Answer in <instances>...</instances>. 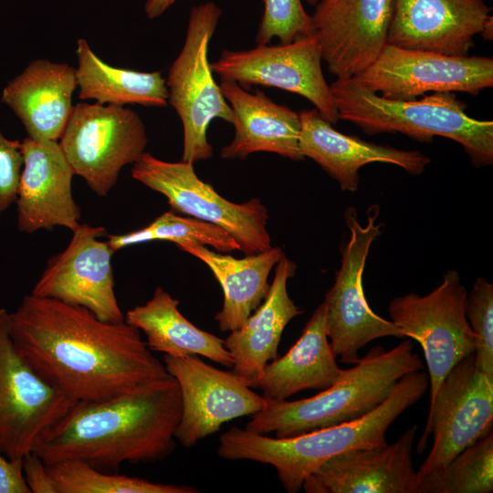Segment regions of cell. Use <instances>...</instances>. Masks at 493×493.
<instances>
[{
	"label": "cell",
	"mask_w": 493,
	"mask_h": 493,
	"mask_svg": "<svg viewBox=\"0 0 493 493\" xmlns=\"http://www.w3.org/2000/svg\"><path fill=\"white\" fill-rule=\"evenodd\" d=\"M9 331L25 360L74 402L107 400L173 376L125 320H100L89 309L26 295L9 313Z\"/></svg>",
	"instance_id": "obj_1"
},
{
	"label": "cell",
	"mask_w": 493,
	"mask_h": 493,
	"mask_svg": "<svg viewBox=\"0 0 493 493\" xmlns=\"http://www.w3.org/2000/svg\"><path fill=\"white\" fill-rule=\"evenodd\" d=\"M181 414V393L173 377L107 400L76 403L31 452L47 465L77 460L115 473L123 463L168 456Z\"/></svg>",
	"instance_id": "obj_2"
},
{
	"label": "cell",
	"mask_w": 493,
	"mask_h": 493,
	"mask_svg": "<svg viewBox=\"0 0 493 493\" xmlns=\"http://www.w3.org/2000/svg\"><path fill=\"white\" fill-rule=\"evenodd\" d=\"M429 386L428 374L403 376L388 397L366 415L292 437H270L236 426L219 437L217 455L226 460H249L272 466L288 493L302 488L305 478L327 459L347 451L387 443L393 422L416 404Z\"/></svg>",
	"instance_id": "obj_3"
},
{
	"label": "cell",
	"mask_w": 493,
	"mask_h": 493,
	"mask_svg": "<svg viewBox=\"0 0 493 493\" xmlns=\"http://www.w3.org/2000/svg\"><path fill=\"white\" fill-rule=\"evenodd\" d=\"M423 369L409 340L389 351L374 346L318 394L295 401L267 400L246 429L292 437L361 418L380 405L403 376Z\"/></svg>",
	"instance_id": "obj_4"
},
{
	"label": "cell",
	"mask_w": 493,
	"mask_h": 493,
	"mask_svg": "<svg viewBox=\"0 0 493 493\" xmlns=\"http://www.w3.org/2000/svg\"><path fill=\"white\" fill-rule=\"evenodd\" d=\"M339 118L369 135L401 132L430 143L441 136L461 144L475 167L493 163V121L470 117L454 92H435L419 100H392L354 78L330 85Z\"/></svg>",
	"instance_id": "obj_5"
},
{
	"label": "cell",
	"mask_w": 493,
	"mask_h": 493,
	"mask_svg": "<svg viewBox=\"0 0 493 493\" xmlns=\"http://www.w3.org/2000/svg\"><path fill=\"white\" fill-rule=\"evenodd\" d=\"M222 11L214 2L194 5L189 14L184 43L172 63L166 81L168 104L184 130L182 161L210 159L207 129L215 119L233 124L234 112L213 76L208 48Z\"/></svg>",
	"instance_id": "obj_6"
},
{
	"label": "cell",
	"mask_w": 493,
	"mask_h": 493,
	"mask_svg": "<svg viewBox=\"0 0 493 493\" xmlns=\"http://www.w3.org/2000/svg\"><path fill=\"white\" fill-rule=\"evenodd\" d=\"M380 213L377 205L368 208V219L362 226L354 207L344 211L350 238L341 251V263L335 280L326 292L327 336L332 352L341 362L354 365L359 351L373 340L383 337L403 338L395 324L372 311L362 287V274L372 242L382 234L376 224Z\"/></svg>",
	"instance_id": "obj_7"
},
{
	"label": "cell",
	"mask_w": 493,
	"mask_h": 493,
	"mask_svg": "<svg viewBox=\"0 0 493 493\" xmlns=\"http://www.w3.org/2000/svg\"><path fill=\"white\" fill-rule=\"evenodd\" d=\"M58 142L74 173L97 195L106 196L121 170L145 152L148 138L142 120L131 109L79 102Z\"/></svg>",
	"instance_id": "obj_8"
},
{
	"label": "cell",
	"mask_w": 493,
	"mask_h": 493,
	"mask_svg": "<svg viewBox=\"0 0 493 493\" xmlns=\"http://www.w3.org/2000/svg\"><path fill=\"white\" fill-rule=\"evenodd\" d=\"M133 179L164 195L173 212L213 224L226 230L246 255L271 247L267 229V209L259 198L236 204L201 180L189 162H167L149 152L132 164Z\"/></svg>",
	"instance_id": "obj_9"
},
{
	"label": "cell",
	"mask_w": 493,
	"mask_h": 493,
	"mask_svg": "<svg viewBox=\"0 0 493 493\" xmlns=\"http://www.w3.org/2000/svg\"><path fill=\"white\" fill-rule=\"evenodd\" d=\"M467 293L459 273L449 269L428 294L408 293L393 299L388 306L391 321L402 337L416 341L424 351L430 385L429 406L448 372L475 352V334L465 314Z\"/></svg>",
	"instance_id": "obj_10"
},
{
	"label": "cell",
	"mask_w": 493,
	"mask_h": 493,
	"mask_svg": "<svg viewBox=\"0 0 493 493\" xmlns=\"http://www.w3.org/2000/svg\"><path fill=\"white\" fill-rule=\"evenodd\" d=\"M492 427L493 374L480 370L472 353L448 372L429 406L417 453L424 452L431 435L433 446L416 471L417 482L427 473L446 467Z\"/></svg>",
	"instance_id": "obj_11"
},
{
	"label": "cell",
	"mask_w": 493,
	"mask_h": 493,
	"mask_svg": "<svg viewBox=\"0 0 493 493\" xmlns=\"http://www.w3.org/2000/svg\"><path fill=\"white\" fill-rule=\"evenodd\" d=\"M76 404L46 381L16 350L9 312L0 309V452L16 460Z\"/></svg>",
	"instance_id": "obj_12"
},
{
	"label": "cell",
	"mask_w": 493,
	"mask_h": 493,
	"mask_svg": "<svg viewBox=\"0 0 493 493\" xmlns=\"http://www.w3.org/2000/svg\"><path fill=\"white\" fill-rule=\"evenodd\" d=\"M321 61L320 45L313 34L288 44L223 50L211 63V68L221 80H231L241 87L259 85L298 94L333 124L340 118Z\"/></svg>",
	"instance_id": "obj_13"
},
{
	"label": "cell",
	"mask_w": 493,
	"mask_h": 493,
	"mask_svg": "<svg viewBox=\"0 0 493 493\" xmlns=\"http://www.w3.org/2000/svg\"><path fill=\"white\" fill-rule=\"evenodd\" d=\"M352 78L392 100H414L426 92L477 95L493 86V59L451 57L386 44L377 58Z\"/></svg>",
	"instance_id": "obj_14"
},
{
	"label": "cell",
	"mask_w": 493,
	"mask_h": 493,
	"mask_svg": "<svg viewBox=\"0 0 493 493\" xmlns=\"http://www.w3.org/2000/svg\"><path fill=\"white\" fill-rule=\"evenodd\" d=\"M163 364L180 389L182 414L175 439L184 447L219 431L226 422L258 413L267 404L235 372L210 365L197 355L164 354Z\"/></svg>",
	"instance_id": "obj_15"
},
{
	"label": "cell",
	"mask_w": 493,
	"mask_h": 493,
	"mask_svg": "<svg viewBox=\"0 0 493 493\" xmlns=\"http://www.w3.org/2000/svg\"><path fill=\"white\" fill-rule=\"evenodd\" d=\"M68 246L47 263L31 294L80 306L106 322L124 321L114 289V251L102 226L79 225Z\"/></svg>",
	"instance_id": "obj_16"
},
{
	"label": "cell",
	"mask_w": 493,
	"mask_h": 493,
	"mask_svg": "<svg viewBox=\"0 0 493 493\" xmlns=\"http://www.w3.org/2000/svg\"><path fill=\"white\" fill-rule=\"evenodd\" d=\"M395 0H318L311 18L321 58L344 79L366 69L387 44Z\"/></svg>",
	"instance_id": "obj_17"
},
{
	"label": "cell",
	"mask_w": 493,
	"mask_h": 493,
	"mask_svg": "<svg viewBox=\"0 0 493 493\" xmlns=\"http://www.w3.org/2000/svg\"><path fill=\"white\" fill-rule=\"evenodd\" d=\"M417 425L392 444L344 452L324 461L304 480L307 493H417L412 451Z\"/></svg>",
	"instance_id": "obj_18"
},
{
	"label": "cell",
	"mask_w": 493,
	"mask_h": 493,
	"mask_svg": "<svg viewBox=\"0 0 493 493\" xmlns=\"http://www.w3.org/2000/svg\"><path fill=\"white\" fill-rule=\"evenodd\" d=\"M24 165L17 197V228L32 234L63 226L71 231L80 224V208L72 195L75 174L58 141L21 142Z\"/></svg>",
	"instance_id": "obj_19"
},
{
	"label": "cell",
	"mask_w": 493,
	"mask_h": 493,
	"mask_svg": "<svg viewBox=\"0 0 493 493\" xmlns=\"http://www.w3.org/2000/svg\"><path fill=\"white\" fill-rule=\"evenodd\" d=\"M490 10L483 0H395L387 44L467 56Z\"/></svg>",
	"instance_id": "obj_20"
},
{
	"label": "cell",
	"mask_w": 493,
	"mask_h": 493,
	"mask_svg": "<svg viewBox=\"0 0 493 493\" xmlns=\"http://www.w3.org/2000/svg\"><path fill=\"white\" fill-rule=\"evenodd\" d=\"M299 149L334 178L343 191L359 188L360 169L372 163L397 165L413 175L421 174L430 163L416 150H401L363 141L335 130L316 109L299 112Z\"/></svg>",
	"instance_id": "obj_21"
},
{
	"label": "cell",
	"mask_w": 493,
	"mask_h": 493,
	"mask_svg": "<svg viewBox=\"0 0 493 493\" xmlns=\"http://www.w3.org/2000/svg\"><path fill=\"white\" fill-rule=\"evenodd\" d=\"M76 89L74 67L36 59L5 87L2 101L19 118L27 137L58 141L72 111Z\"/></svg>",
	"instance_id": "obj_22"
},
{
	"label": "cell",
	"mask_w": 493,
	"mask_h": 493,
	"mask_svg": "<svg viewBox=\"0 0 493 493\" xmlns=\"http://www.w3.org/2000/svg\"><path fill=\"white\" fill-rule=\"evenodd\" d=\"M223 95L234 112L235 136L224 146L223 159H244L258 152L293 161L304 159L299 149V113L278 104L263 92H248L236 82L221 80Z\"/></svg>",
	"instance_id": "obj_23"
},
{
	"label": "cell",
	"mask_w": 493,
	"mask_h": 493,
	"mask_svg": "<svg viewBox=\"0 0 493 493\" xmlns=\"http://www.w3.org/2000/svg\"><path fill=\"white\" fill-rule=\"evenodd\" d=\"M295 270V263L283 255L262 303L224 340L234 360L232 372L250 388H256L266 364L278 357V345L288 323L302 313L287 288Z\"/></svg>",
	"instance_id": "obj_24"
},
{
	"label": "cell",
	"mask_w": 493,
	"mask_h": 493,
	"mask_svg": "<svg viewBox=\"0 0 493 493\" xmlns=\"http://www.w3.org/2000/svg\"><path fill=\"white\" fill-rule=\"evenodd\" d=\"M336 359L327 336L322 302L288 351L266 364L256 388L267 400H286L304 390H325L344 373Z\"/></svg>",
	"instance_id": "obj_25"
},
{
	"label": "cell",
	"mask_w": 493,
	"mask_h": 493,
	"mask_svg": "<svg viewBox=\"0 0 493 493\" xmlns=\"http://www.w3.org/2000/svg\"><path fill=\"white\" fill-rule=\"evenodd\" d=\"M181 250L197 257L219 282L224 302L215 320L221 331L239 329L266 298L271 269L284 255L280 247H270L243 258L217 253L202 245H185Z\"/></svg>",
	"instance_id": "obj_26"
},
{
	"label": "cell",
	"mask_w": 493,
	"mask_h": 493,
	"mask_svg": "<svg viewBox=\"0 0 493 493\" xmlns=\"http://www.w3.org/2000/svg\"><path fill=\"white\" fill-rule=\"evenodd\" d=\"M178 305V299L157 287L150 300L126 312L124 320L144 332L152 351L174 357L197 355L232 367L234 360L224 340L194 325Z\"/></svg>",
	"instance_id": "obj_27"
},
{
	"label": "cell",
	"mask_w": 493,
	"mask_h": 493,
	"mask_svg": "<svg viewBox=\"0 0 493 493\" xmlns=\"http://www.w3.org/2000/svg\"><path fill=\"white\" fill-rule=\"evenodd\" d=\"M75 68L80 100L100 104L166 107L168 89L161 71L142 72L117 68L103 61L88 41H77Z\"/></svg>",
	"instance_id": "obj_28"
},
{
	"label": "cell",
	"mask_w": 493,
	"mask_h": 493,
	"mask_svg": "<svg viewBox=\"0 0 493 493\" xmlns=\"http://www.w3.org/2000/svg\"><path fill=\"white\" fill-rule=\"evenodd\" d=\"M493 490V431L456 456L446 467L418 480L417 493H490Z\"/></svg>",
	"instance_id": "obj_29"
},
{
	"label": "cell",
	"mask_w": 493,
	"mask_h": 493,
	"mask_svg": "<svg viewBox=\"0 0 493 493\" xmlns=\"http://www.w3.org/2000/svg\"><path fill=\"white\" fill-rule=\"evenodd\" d=\"M107 241L114 252L152 241H169L178 247L185 245L210 246L221 252L240 250L236 241L223 228L194 217L180 216L172 210L141 229L108 235Z\"/></svg>",
	"instance_id": "obj_30"
},
{
	"label": "cell",
	"mask_w": 493,
	"mask_h": 493,
	"mask_svg": "<svg viewBox=\"0 0 493 493\" xmlns=\"http://www.w3.org/2000/svg\"><path fill=\"white\" fill-rule=\"evenodd\" d=\"M47 466L55 482L57 493L200 492L185 485L156 483L143 478L101 471L77 460H64Z\"/></svg>",
	"instance_id": "obj_31"
},
{
	"label": "cell",
	"mask_w": 493,
	"mask_h": 493,
	"mask_svg": "<svg viewBox=\"0 0 493 493\" xmlns=\"http://www.w3.org/2000/svg\"><path fill=\"white\" fill-rule=\"evenodd\" d=\"M465 314L476 338V363L493 374V285L485 278H477L467 293Z\"/></svg>",
	"instance_id": "obj_32"
},
{
	"label": "cell",
	"mask_w": 493,
	"mask_h": 493,
	"mask_svg": "<svg viewBox=\"0 0 493 493\" xmlns=\"http://www.w3.org/2000/svg\"><path fill=\"white\" fill-rule=\"evenodd\" d=\"M264 11L256 35L257 45H267L274 37L288 44L298 37L313 35L310 16L301 0H263Z\"/></svg>",
	"instance_id": "obj_33"
},
{
	"label": "cell",
	"mask_w": 493,
	"mask_h": 493,
	"mask_svg": "<svg viewBox=\"0 0 493 493\" xmlns=\"http://www.w3.org/2000/svg\"><path fill=\"white\" fill-rule=\"evenodd\" d=\"M23 165L21 142L7 139L0 131V212L16 200Z\"/></svg>",
	"instance_id": "obj_34"
},
{
	"label": "cell",
	"mask_w": 493,
	"mask_h": 493,
	"mask_svg": "<svg viewBox=\"0 0 493 493\" xmlns=\"http://www.w3.org/2000/svg\"><path fill=\"white\" fill-rule=\"evenodd\" d=\"M22 469L31 493H57L47 466L37 455L33 452L25 455L22 457Z\"/></svg>",
	"instance_id": "obj_35"
},
{
	"label": "cell",
	"mask_w": 493,
	"mask_h": 493,
	"mask_svg": "<svg viewBox=\"0 0 493 493\" xmlns=\"http://www.w3.org/2000/svg\"><path fill=\"white\" fill-rule=\"evenodd\" d=\"M0 493H31L23 476L22 459H9L1 452Z\"/></svg>",
	"instance_id": "obj_36"
},
{
	"label": "cell",
	"mask_w": 493,
	"mask_h": 493,
	"mask_svg": "<svg viewBox=\"0 0 493 493\" xmlns=\"http://www.w3.org/2000/svg\"><path fill=\"white\" fill-rule=\"evenodd\" d=\"M177 0H146L144 13L149 19H154L164 14Z\"/></svg>",
	"instance_id": "obj_37"
},
{
	"label": "cell",
	"mask_w": 493,
	"mask_h": 493,
	"mask_svg": "<svg viewBox=\"0 0 493 493\" xmlns=\"http://www.w3.org/2000/svg\"><path fill=\"white\" fill-rule=\"evenodd\" d=\"M485 40L491 41L493 39V16L490 15L485 22L483 28L479 34Z\"/></svg>",
	"instance_id": "obj_38"
},
{
	"label": "cell",
	"mask_w": 493,
	"mask_h": 493,
	"mask_svg": "<svg viewBox=\"0 0 493 493\" xmlns=\"http://www.w3.org/2000/svg\"><path fill=\"white\" fill-rule=\"evenodd\" d=\"M309 5H315L318 0H305Z\"/></svg>",
	"instance_id": "obj_39"
}]
</instances>
